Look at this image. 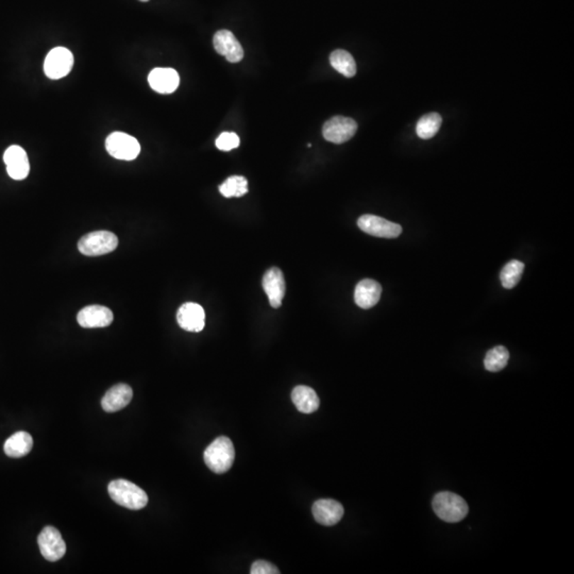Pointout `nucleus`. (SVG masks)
<instances>
[{
  "label": "nucleus",
  "instance_id": "obj_1",
  "mask_svg": "<svg viewBox=\"0 0 574 574\" xmlns=\"http://www.w3.org/2000/svg\"><path fill=\"white\" fill-rule=\"evenodd\" d=\"M111 499L121 507L139 511L147 505L148 496L142 488L127 480H115L108 486Z\"/></svg>",
  "mask_w": 574,
  "mask_h": 574
},
{
  "label": "nucleus",
  "instance_id": "obj_2",
  "mask_svg": "<svg viewBox=\"0 0 574 574\" xmlns=\"http://www.w3.org/2000/svg\"><path fill=\"white\" fill-rule=\"evenodd\" d=\"M205 465L213 472L222 475L230 470L235 460V449L232 441L226 436L216 438L205 451Z\"/></svg>",
  "mask_w": 574,
  "mask_h": 574
},
{
  "label": "nucleus",
  "instance_id": "obj_3",
  "mask_svg": "<svg viewBox=\"0 0 574 574\" xmlns=\"http://www.w3.org/2000/svg\"><path fill=\"white\" fill-rule=\"evenodd\" d=\"M433 509L437 517L450 524L462 521L468 515L466 501L453 492H439L433 499Z\"/></svg>",
  "mask_w": 574,
  "mask_h": 574
},
{
  "label": "nucleus",
  "instance_id": "obj_4",
  "mask_svg": "<svg viewBox=\"0 0 574 574\" xmlns=\"http://www.w3.org/2000/svg\"><path fill=\"white\" fill-rule=\"evenodd\" d=\"M119 246V239L109 231H96L81 237L78 249L83 256H99L111 254Z\"/></svg>",
  "mask_w": 574,
  "mask_h": 574
},
{
  "label": "nucleus",
  "instance_id": "obj_5",
  "mask_svg": "<svg viewBox=\"0 0 574 574\" xmlns=\"http://www.w3.org/2000/svg\"><path fill=\"white\" fill-rule=\"evenodd\" d=\"M106 148L110 156L117 160L132 161L141 152L139 141L124 132H113L106 141Z\"/></svg>",
  "mask_w": 574,
  "mask_h": 574
},
{
  "label": "nucleus",
  "instance_id": "obj_6",
  "mask_svg": "<svg viewBox=\"0 0 574 574\" xmlns=\"http://www.w3.org/2000/svg\"><path fill=\"white\" fill-rule=\"evenodd\" d=\"M74 66V55L64 47H55L47 55L44 63L45 75L49 79L58 80L70 74Z\"/></svg>",
  "mask_w": 574,
  "mask_h": 574
},
{
  "label": "nucleus",
  "instance_id": "obj_7",
  "mask_svg": "<svg viewBox=\"0 0 574 574\" xmlns=\"http://www.w3.org/2000/svg\"><path fill=\"white\" fill-rule=\"evenodd\" d=\"M38 543L40 553L48 562H58L65 556V541L62 538L61 533L53 526L43 529L38 535Z\"/></svg>",
  "mask_w": 574,
  "mask_h": 574
},
{
  "label": "nucleus",
  "instance_id": "obj_8",
  "mask_svg": "<svg viewBox=\"0 0 574 574\" xmlns=\"http://www.w3.org/2000/svg\"><path fill=\"white\" fill-rule=\"evenodd\" d=\"M357 131V124L349 117H335L325 121L323 128V138L330 143L348 142Z\"/></svg>",
  "mask_w": 574,
  "mask_h": 574
},
{
  "label": "nucleus",
  "instance_id": "obj_9",
  "mask_svg": "<svg viewBox=\"0 0 574 574\" xmlns=\"http://www.w3.org/2000/svg\"><path fill=\"white\" fill-rule=\"evenodd\" d=\"M357 226L363 232L382 239H396L402 233V227L376 215H363L357 220Z\"/></svg>",
  "mask_w": 574,
  "mask_h": 574
},
{
  "label": "nucleus",
  "instance_id": "obj_10",
  "mask_svg": "<svg viewBox=\"0 0 574 574\" xmlns=\"http://www.w3.org/2000/svg\"><path fill=\"white\" fill-rule=\"evenodd\" d=\"M214 48L224 55L230 63H239L243 60L244 49L234 34L229 30H220L213 38Z\"/></svg>",
  "mask_w": 574,
  "mask_h": 574
},
{
  "label": "nucleus",
  "instance_id": "obj_11",
  "mask_svg": "<svg viewBox=\"0 0 574 574\" xmlns=\"http://www.w3.org/2000/svg\"><path fill=\"white\" fill-rule=\"evenodd\" d=\"M4 161L8 175L13 180L21 181L29 175L30 164L27 153L19 146L13 145L9 147L4 151Z\"/></svg>",
  "mask_w": 574,
  "mask_h": 574
},
{
  "label": "nucleus",
  "instance_id": "obj_12",
  "mask_svg": "<svg viewBox=\"0 0 574 574\" xmlns=\"http://www.w3.org/2000/svg\"><path fill=\"white\" fill-rule=\"evenodd\" d=\"M177 321L188 332H200L205 329V313L202 306L194 302L182 304L177 313Z\"/></svg>",
  "mask_w": 574,
  "mask_h": 574
},
{
  "label": "nucleus",
  "instance_id": "obj_13",
  "mask_svg": "<svg viewBox=\"0 0 574 574\" xmlns=\"http://www.w3.org/2000/svg\"><path fill=\"white\" fill-rule=\"evenodd\" d=\"M263 288L269 299V303L274 308H279L282 305V300L286 296V279L281 269L277 267L269 269L263 278Z\"/></svg>",
  "mask_w": 574,
  "mask_h": 574
},
{
  "label": "nucleus",
  "instance_id": "obj_14",
  "mask_svg": "<svg viewBox=\"0 0 574 574\" xmlns=\"http://www.w3.org/2000/svg\"><path fill=\"white\" fill-rule=\"evenodd\" d=\"M113 318L114 316L112 310L102 305L87 306L77 316L79 325L85 329L109 327L112 323Z\"/></svg>",
  "mask_w": 574,
  "mask_h": 574
},
{
  "label": "nucleus",
  "instance_id": "obj_15",
  "mask_svg": "<svg viewBox=\"0 0 574 574\" xmlns=\"http://www.w3.org/2000/svg\"><path fill=\"white\" fill-rule=\"evenodd\" d=\"M312 511L315 520L325 526H335L344 516L342 505L331 499L316 501L313 505Z\"/></svg>",
  "mask_w": 574,
  "mask_h": 574
},
{
  "label": "nucleus",
  "instance_id": "obj_16",
  "mask_svg": "<svg viewBox=\"0 0 574 574\" xmlns=\"http://www.w3.org/2000/svg\"><path fill=\"white\" fill-rule=\"evenodd\" d=\"M134 391L129 385L117 384L111 387L102 399V406L107 413L119 412L131 402Z\"/></svg>",
  "mask_w": 574,
  "mask_h": 574
},
{
  "label": "nucleus",
  "instance_id": "obj_17",
  "mask_svg": "<svg viewBox=\"0 0 574 574\" xmlns=\"http://www.w3.org/2000/svg\"><path fill=\"white\" fill-rule=\"evenodd\" d=\"M150 87L160 94H171L178 89L180 77L173 68H154L148 76Z\"/></svg>",
  "mask_w": 574,
  "mask_h": 574
},
{
  "label": "nucleus",
  "instance_id": "obj_18",
  "mask_svg": "<svg viewBox=\"0 0 574 574\" xmlns=\"http://www.w3.org/2000/svg\"><path fill=\"white\" fill-rule=\"evenodd\" d=\"M382 287L372 279H364L357 284L354 291V301L364 310L374 308L381 298Z\"/></svg>",
  "mask_w": 574,
  "mask_h": 574
},
{
  "label": "nucleus",
  "instance_id": "obj_19",
  "mask_svg": "<svg viewBox=\"0 0 574 574\" xmlns=\"http://www.w3.org/2000/svg\"><path fill=\"white\" fill-rule=\"evenodd\" d=\"M291 400L296 408L303 414H312L318 410L320 400L314 389L304 385L295 387L291 393Z\"/></svg>",
  "mask_w": 574,
  "mask_h": 574
},
{
  "label": "nucleus",
  "instance_id": "obj_20",
  "mask_svg": "<svg viewBox=\"0 0 574 574\" xmlns=\"http://www.w3.org/2000/svg\"><path fill=\"white\" fill-rule=\"evenodd\" d=\"M33 447V439L27 432H17L9 437L4 443V453L12 458L23 457Z\"/></svg>",
  "mask_w": 574,
  "mask_h": 574
},
{
  "label": "nucleus",
  "instance_id": "obj_21",
  "mask_svg": "<svg viewBox=\"0 0 574 574\" xmlns=\"http://www.w3.org/2000/svg\"><path fill=\"white\" fill-rule=\"evenodd\" d=\"M330 63L334 70L347 78H352L357 74V64L348 51L337 49L330 55Z\"/></svg>",
  "mask_w": 574,
  "mask_h": 574
},
{
  "label": "nucleus",
  "instance_id": "obj_22",
  "mask_svg": "<svg viewBox=\"0 0 574 574\" xmlns=\"http://www.w3.org/2000/svg\"><path fill=\"white\" fill-rule=\"evenodd\" d=\"M443 119L438 113H429L423 115L416 126V134L423 140H429L436 136L440 129Z\"/></svg>",
  "mask_w": 574,
  "mask_h": 574
},
{
  "label": "nucleus",
  "instance_id": "obj_23",
  "mask_svg": "<svg viewBox=\"0 0 574 574\" xmlns=\"http://www.w3.org/2000/svg\"><path fill=\"white\" fill-rule=\"evenodd\" d=\"M509 352L505 347L498 346L490 349L484 359V366L490 372H498L504 369L509 363Z\"/></svg>",
  "mask_w": 574,
  "mask_h": 574
},
{
  "label": "nucleus",
  "instance_id": "obj_24",
  "mask_svg": "<svg viewBox=\"0 0 574 574\" xmlns=\"http://www.w3.org/2000/svg\"><path fill=\"white\" fill-rule=\"evenodd\" d=\"M524 271V264L520 261L513 260L507 263L500 274L501 283L507 289L514 288L520 280Z\"/></svg>",
  "mask_w": 574,
  "mask_h": 574
},
{
  "label": "nucleus",
  "instance_id": "obj_25",
  "mask_svg": "<svg viewBox=\"0 0 574 574\" xmlns=\"http://www.w3.org/2000/svg\"><path fill=\"white\" fill-rule=\"evenodd\" d=\"M220 192L226 198L243 197L248 193V181L242 175H232L220 186Z\"/></svg>",
  "mask_w": 574,
  "mask_h": 574
},
{
  "label": "nucleus",
  "instance_id": "obj_26",
  "mask_svg": "<svg viewBox=\"0 0 574 574\" xmlns=\"http://www.w3.org/2000/svg\"><path fill=\"white\" fill-rule=\"evenodd\" d=\"M239 146V138L237 134L233 132H222L217 140H216V147L222 151H230Z\"/></svg>",
  "mask_w": 574,
  "mask_h": 574
},
{
  "label": "nucleus",
  "instance_id": "obj_27",
  "mask_svg": "<svg viewBox=\"0 0 574 574\" xmlns=\"http://www.w3.org/2000/svg\"><path fill=\"white\" fill-rule=\"evenodd\" d=\"M251 574H278L280 573L279 569L275 565L266 562V561H256L251 566Z\"/></svg>",
  "mask_w": 574,
  "mask_h": 574
},
{
  "label": "nucleus",
  "instance_id": "obj_28",
  "mask_svg": "<svg viewBox=\"0 0 574 574\" xmlns=\"http://www.w3.org/2000/svg\"><path fill=\"white\" fill-rule=\"evenodd\" d=\"M140 1H142V2H147V1H149V0H140Z\"/></svg>",
  "mask_w": 574,
  "mask_h": 574
}]
</instances>
